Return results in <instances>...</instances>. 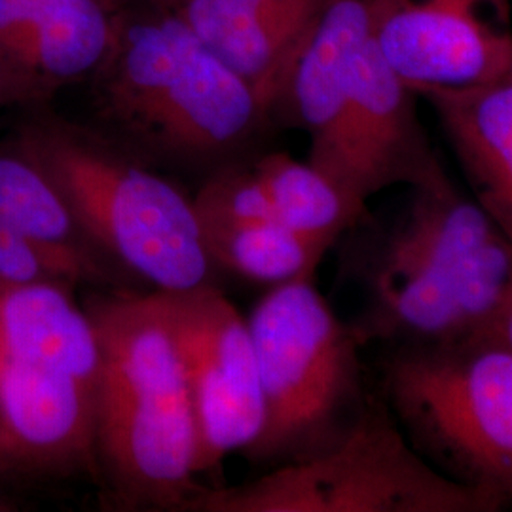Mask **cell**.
<instances>
[{"label": "cell", "mask_w": 512, "mask_h": 512, "mask_svg": "<svg viewBox=\"0 0 512 512\" xmlns=\"http://www.w3.org/2000/svg\"><path fill=\"white\" fill-rule=\"evenodd\" d=\"M179 344L198 429V475L234 452L245 454L262 433L264 401L247 319L211 285L164 293Z\"/></svg>", "instance_id": "cell-7"}, {"label": "cell", "mask_w": 512, "mask_h": 512, "mask_svg": "<svg viewBox=\"0 0 512 512\" xmlns=\"http://www.w3.org/2000/svg\"><path fill=\"white\" fill-rule=\"evenodd\" d=\"M507 80H511V82H512V59H511V67H509V74H507Z\"/></svg>", "instance_id": "cell-24"}, {"label": "cell", "mask_w": 512, "mask_h": 512, "mask_svg": "<svg viewBox=\"0 0 512 512\" xmlns=\"http://www.w3.org/2000/svg\"><path fill=\"white\" fill-rule=\"evenodd\" d=\"M84 308L99 344L95 463L122 511H190L202 494L198 429L164 300L95 294Z\"/></svg>", "instance_id": "cell-1"}, {"label": "cell", "mask_w": 512, "mask_h": 512, "mask_svg": "<svg viewBox=\"0 0 512 512\" xmlns=\"http://www.w3.org/2000/svg\"><path fill=\"white\" fill-rule=\"evenodd\" d=\"M73 211L97 251L175 293L213 283L194 200L148 169L137 152L61 118H38L16 139Z\"/></svg>", "instance_id": "cell-3"}, {"label": "cell", "mask_w": 512, "mask_h": 512, "mask_svg": "<svg viewBox=\"0 0 512 512\" xmlns=\"http://www.w3.org/2000/svg\"><path fill=\"white\" fill-rule=\"evenodd\" d=\"M97 110L124 147L181 164L234 162L270 116L255 90L175 10L120 14L93 74Z\"/></svg>", "instance_id": "cell-2"}, {"label": "cell", "mask_w": 512, "mask_h": 512, "mask_svg": "<svg viewBox=\"0 0 512 512\" xmlns=\"http://www.w3.org/2000/svg\"><path fill=\"white\" fill-rule=\"evenodd\" d=\"M6 105V101H4V95H2V88H0V109Z\"/></svg>", "instance_id": "cell-23"}, {"label": "cell", "mask_w": 512, "mask_h": 512, "mask_svg": "<svg viewBox=\"0 0 512 512\" xmlns=\"http://www.w3.org/2000/svg\"><path fill=\"white\" fill-rule=\"evenodd\" d=\"M14 507H12V503L8 501V499H4V497H0V512L4 511H12Z\"/></svg>", "instance_id": "cell-22"}, {"label": "cell", "mask_w": 512, "mask_h": 512, "mask_svg": "<svg viewBox=\"0 0 512 512\" xmlns=\"http://www.w3.org/2000/svg\"><path fill=\"white\" fill-rule=\"evenodd\" d=\"M384 389L440 473L512 501V349L492 332L397 344Z\"/></svg>", "instance_id": "cell-5"}, {"label": "cell", "mask_w": 512, "mask_h": 512, "mask_svg": "<svg viewBox=\"0 0 512 512\" xmlns=\"http://www.w3.org/2000/svg\"><path fill=\"white\" fill-rule=\"evenodd\" d=\"M488 332L495 334L499 340H503L512 349V285L501 310L495 317L494 325L490 327Z\"/></svg>", "instance_id": "cell-19"}, {"label": "cell", "mask_w": 512, "mask_h": 512, "mask_svg": "<svg viewBox=\"0 0 512 512\" xmlns=\"http://www.w3.org/2000/svg\"><path fill=\"white\" fill-rule=\"evenodd\" d=\"M253 167L268 192L275 220L308 238L334 247L346 232L365 220L366 209L351 202L310 162L274 152L255 160Z\"/></svg>", "instance_id": "cell-17"}, {"label": "cell", "mask_w": 512, "mask_h": 512, "mask_svg": "<svg viewBox=\"0 0 512 512\" xmlns=\"http://www.w3.org/2000/svg\"><path fill=\"white\" fill-rule=\"evenodd\" d=\"M120 14L103 0H0V88L8 103H42L99 71Z\"/></svg>", "instance_id": "cell-9"}, {"label": "cell", "mask_w": 512, "mask_h": 512, "mask_svg": "<svg viewBox=\"0 0 512 512\" xmlns=\"http://www.w3.org/2000/svg\"><path fill=\"white\" fill-rule=\"evenodd\" d=\"M109 6L110 12L122 14L129 6H152L158 10H173L181 0H103Z\"/></svg>", "instance_id": "cell-20"}, {"label": "cell", "mask_w": 512, "mask_h": 512, "mask_svg": "<svg viewBox=\"0 0 512 512\" xmlns=\"http://www.w3.org/2000/svg\"><path fill=\"white\" fill-rule=\"evenodd\" d=\"M0 473H14V463L8 454V448L0 435Z\"/></svg>", "instance_id": "cell-21"}, {"label": "cell", "mask_w": 512, "mask_h": 512, "mask_svg": "<svg viewBox=\"0 0 512 512\" xmlns=\"http://www.w3.org/2000/svg\"><path fill=\"white\" fill-rule=\"evenodd\" d=\"M348 148L361 202L395 184L412 188L444 171L421 128L416 92L368 35L348 74Z\"/></svg>", "instance_id": "cell-11"}, {"label": "cell", "mask_w": 512, "mask_h": 512, "mask_svg": "<svg viewBox=\"0 0 512 512\" xmlns=\"http://www.w3.org/2000/svg\"><path fill=\"white\" fill-rule=\"evenodd\" d=\"M512 0H372L370 37L418 93L505 80Z\"/></svg>", "instance_id": "cell-8"}, {"label": "cell", "mask_w": 512, "mask_h": 512, "mask_svg": "<svg viewBox=\"0 0 512 512\" xmlns=\"http://www.w3.org/2000/svg\"><path fill=\"white\" fill-rule=\"evenodd\" d=\"M458 154L476 203L512 243V82L421 90Z\"/></svg>", "instance_id": "cell-13"}, {"label": "cell", "mask_w": 512, "mask_h": 512, "mask_svg": "<svg viewBox=\"0 0 512 512\" xmlns=\"http://www.w3.org/2000/svg\"><path fill=\"white\" fill-rule=\"evenodd\" d=\"M0 277L18 283H61L76 287L93 279L82 266L40 249L0 215Z\"/></svg>", "instance_id": "cell-18"}, {"label": "cell", "mask_w": 512, "mask_h": 512, "mask_svg": "<svg viewBox=\"0 0 512 512\" xmlns=\"http://www.w3.org/2000/svg\"><path fill=\"white\" fill-rule=\"evenodd\" d=\"M61 283L0 277V355L52 366L97 387L99 344L92 319Z\"/></svg>", "instance_id": "cell-14"}, {"label": "cell", "mask_w": 512, "mask_h": 512, "mask_svg": "<svg viewBox=\"0 0 512 512\" xmlns=\"http://www.w3.org/2000/svg\"><path fill=\"white\" fill-rule=\"evenodd\" d=\"M264 425L243 454L258 465L308 458L348 431L359 393L357 330L346 327L313 279L275 285L247 317Z\"/></svg>", "instance_id": "cell-6"}, {"label": "cell", "mask_w": 512, "mask_h": 512, "mask_svg": "<svg viewBox=\"0 0 512 512\" xmlns=\"http://www.w3.org/2000/svg\"><path fill=\"white\" fill-rule=\"evenodd\" d=\"M0 215L40 249L82 266L95 283L112 275V262L97 251L50 177L16 141L0 145Z\"/></svg>", "instance_id": "cell-15"}, {"label": "cell", "mask_w": 512, "mask_h": 512, "mask_svg": "<svg viewBox=\"0 0 512 512\" xmlns=\"http://www.w3.org/2000/svg\"><path fill=\"white\" fill-rule=\"evenodd\" d=\"M507 501L440 473L384 406L368 403L321 452L238 486L205 488L190 511L494 512Z\"/></svg>", "instance_id": "cell-4"}, {"label": "cell", "mask_w": 512, "mask_h": 512, "mask_svg": "<svg viewBox=\"0 0 512 512\" xmlns=\"http://www.w3.org/2000/svg\"><path fill=\"white\" fill-rule=\"evenodd\" d=\"M370 2L327 0L294 54L275 107L289 110L310 135L308 162L363 209L349 160L346 112L351 59L370 35Z\"/></svg>", "instance_id": "cell-10"}, {"label": "cell", "mask_w": 512, "mask_h": 512, "mask_svg": "<svg viewBox=\"0 0 512 512\" xmlns=\"http://www.w3.org/2000/svg\"><path fill=\"white\" fill-rule=\"evenodd\" d=\"M215 268L253 283L283 285L313 279L329 243L308 238L275 219L200 220Z\"/></svg>", "instance_id": "cell-16"}, {"label": "cell", "mask_w": 512, "mask_h": 512, "mask_svg": "<svg viewBox=\"0 0 512 512\" xmlns=\"http://www.w3.org/2000/svg\"><path fill=\"white\" fill-rule=\"evenodd\" d=\"M327 0H181L173 10L274 112L300 42Z\"/></svg>", "instance_id": "cell-12"}]
</instances>
